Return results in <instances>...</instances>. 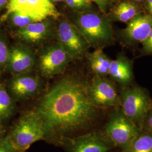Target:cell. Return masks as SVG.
Returning a JSON list of instances; mask_svg holds the SVG:
<instances>
[{
  "mask_svg": "<svg viewBox=\"0 0 152 152\" xmlns=\"http://www.w3.org/2000/svg\"><path fill=\"white\" fill-rule=\"evenodd\" d=\"M144 4L147 11H149L152 7V0H146L144 2Z\"/></svg>",
  "mask_w": 152,
  "mask_h": 152,
  "instance_id": "4316f807",
  "label": "cell"
},
{
  "mask_svg": "<svg viewBox=\"0 0 152 152\" xmlns=\"http://www.w3.org/2000/svg\"><path fill=\"white\" fill-rule=\"evenodd\" d=\"M120 99L123 113L141 130L152 107L148 92L137 86L127 87L121 92Z\"/></svg>",
  "mask_w": 152,
  "mask_h": 152,
  "instance_id": "277c9868",
  "label": "cell"
},
{
  "mask_svg": "<svg viewBox=\"0 0 152 152\" xmlns=\"http://www.w3.org/2000/svg\"><path fill=\"white\" fill-rule=\"evenodd\" d=\"M71 21L90 47L103 49L113 42V30L107 15L91 10L76 12Z\"/></svg>",
  "mask_w": 152,
  "mask_h": 152,
  "instance_id": "7a4b0ae2",
  "label": "cell"
},
{
  "mask_svg": "<svg viewBox=\"0 0 152 152\" xmlns=\"http://www.w3.org/2000/svg\"><path fill=\"white\" fill-rule=\"evenodd\" d=\"M88 83L78 77H66L41 98L36 111L44 121L46 138L61 137L94 124L99 107L90 98Z\"/></svg>",
  "mask_w": 152,
  "mask_h": 152,
  "instance_id": "6da1fadb",
  "label": "cell"
},
{
  "mask_svg": "<svg viewBox=\"0 0 152 152\" xmlns=\"http://www.w3.org/2000/svg\"><path fill=\"white\" fill-rule=\"evenodd\" d=\"M9 2V0H0V11L4 6L8 4Z\"/></svg>",
  "mask_w": 152,
  "mask_h": 152,
  "instance_id": "83f0119b",
  "label": "cell"
},
{
  "mask_svg": "<svg viewBox=\"0 0 152 152\" xmlns=\"http://www.w3.org/2000/svg\"><path fill=\"white\" fill-rule=\"evenodd\" d=\"M37 64V56L29 45L23 42L10 48L7 67L12 74L30 73Z\"/></svg>",
  "mask_w": 152,
  "mask_h": 152,
  "instance_id": "7c38bea8",
  "label": "cell"
},
{
  "mask_svg": "<svg viewBox=\"0 0 152 152\" xmlns=\"http://www.w3.org/2000/svg\"><path fill=\"white\" fill-rule=\"evenodd\" d=\"M134 2H136L137 4H140L141 3H144V2L146 1V0H131Z\"/></svg>",
  "mask_w": 152,
  "mask_h": 152,
  "instance_id": "f1b7e54d",
  "label": "cell"
},
{
  "mask_svg": "<svg viewBox=\"0 0 152 152\" xmlns=\"http://www.w3.org/2000/svg\"><path fill=\"white\" fill-rule=\"evenodd\" d=\"M42 87L41 78L31 72L15 75L9 83L11 96L19 101L26 100L36 96L41 91Z\"/></svg>",
  "mask_w": 152,
  "mask_h": 152,
  "instance_id": "8fae6325",
  "label": "cell"
},
{
  "mask_svg": "<svg viewBox=\"0 0 152 152\" xmlns=\"http://www.w3.org/2000/svg\"><path fill=\"white\" fill-rule=\"evenodd\" d=\"M15 109L14 99L5 87L0 85V121L10 118Z\"/></svg>",
  "mask_w": 152,
  "mask_h": 152,
  "instance_id": "ac0fdd59",
  "label": "cell"
},
{
  "mask_svg": "<svg viewBox=\"0 0 152 152\" xmlns=\"http://www.w3.org/2000/svg\"><path fill=\"white\" fill-rule=\"evenodd\" d=\"M140 131L120 107L115 108L105 126V135L114 146L119 147L122 151L140 134Z\"/></svg>",
  "mask_w": 152,
  "mask_h": 152,
  "instance_id": "5b68a950",
  "label": "cell"
},
{
  "mask_svg": "<svg viewBox=\"0 0 152 152\" xmlns=\"http://www.w3.org/2000/svg\"><path fill=\"white\" fill-rule=\"evenodd\" d=\"M94 2L102 14L107 15L109 11L119 0H91Z\"/></svg>",
  "mask_w": 152,
  "mask_h": 152,
  "instance_id": "603a6c76",
  "label": "cell"
},
{
  "mask_svg": "<svg viewBox=\"0 0 152 152\" xmlns=\"http://www.w3.org/2000/svg\"><path fill=\"white\" fill-rule=\"evenodd\" d=\"M109 75L123 86L129 85L133 78L132 65L130 60L122 55L111 60Z\"/></svg>",
  "mask_w": 152,
  "mask_h": 152,
  "instance_id": "2e32d148",
  "label": "cell"
},
{
  "mask_svg": "<svg viewBox=\"0 0 152 152\" xmlns=\"http://www.w3.org/2000/svg\"><path fill=\"white\" fill-rule=\"evenodd\" d=\"M123 152H152V133L140 134Z\"/></svg>",
  "mask_w": 152,
  "mask_h": 152,
  "instance_id": "d6986e66",
  "label": "cell"
},
{
  "mask_svg": "<svg viewBox=\"0 0 152 152\" xmlns=\"http://www.w3.org/2000/svg\"><path fill=\"white\" fill-rule=\"evenodd\" d=\"M10 48L7 41L2 34H0V69H3L7 66Z\"/></svg>",
  "mask_w": 152,
  "mask_h": 152,
  "instance_id": "7402d4cb",
  "label": "cell"
},
{
  "mask_svg": "<svg viewBox=\"0 0 152 152\" xmlns=\"http://www.w3.org/2000/svg\"><path fill=\"white\" fill-rule=\"evenodd\" d=\"M73 59L58 42L42 49L37 56L38 71L45 78H51L63 73Z\"/></svg>",
  "mask_w": 152,
  "mask_h": 152,
  "instance_id": "8992f818",
  "label": "cell"
},
{
  "mask_svg": "<svg viewBox=\"0 0 152 152\" xmlns=\"http://www.w3.org/2000/svg\"><path fill=\"white\" fill-rule=\"evenodd\" d=\"M114 146L106 135L99 132L77 136L68 142L69 152H108Z\"/></svg>",
  "mask_w": 152,
  "mask_h": 152,
  "instance_id": "4fadbf2b",
  "label": "cell"
},
{
  "mask_svg": "<svg viewBox=\"0 0 152 152\" xmlns=\"http://www.w3.org/2000/svg\"><path fill=\"white\" fill-rule=\"evenodd\" d=\"M2 126H1V121H0V138L1 137V135H2Z\"/></svg>",
  "mask_w": 152,
  "mask_h": 152,
  "instance_id": "4dcf8cb0",
  "label": "cell"
},
{
  "mask_svg": "<svg viewBox=\"0 0 152 152\" xmlns=\"http://www.w3.org/2000/svg\"><path fill=\"white\" fill-rule=\"evenodd\" d=\"M142 49L148 54H152V29L147 39L142 43Z\"/></svg>",
  "mask_w": 152,
  "mask_h": 152,
  "instance_id": "d4e9b609",
  "label": "cell"
},
{
  "mask_svg": "<svg viewBox=\"0 0 152 152\" xmlns=\"http://www.w3.org/2000/svg\"><path fill=\"white\" fill-rule=\"evenodd\" d=\"M67 6L76 12L91 10L92 1L91 0H65Z\"/></svg>",
  "mask_w": 152,
  "mask_h": 152,
  "instance_id": "44dd1931",
  "label": "cell"
},
{
  "mask_svg": "<svg viewBox=\"0 0 152 152\" xmlns=\"http://www.w3.org/2000/svg\"><path fill=\"white\" fill-rule=\"evenodd\" d=\"M57 42L73 59L83 56L90 47L81 33L71 20L64 19L56 24Z\"/></svg>",
  "mask_w": 152,
  "mask_h": 152,
  "instance_id": "52a82bcc",
  "label": "cell"
},
{
  "mask_svg": "<svg viewBox=\"0 0 152 152\" xmlns=\"http://www.w3.org/2000/svg\"><path fill=\"white\" fill-rule=\"evenodd\" d=\"M7 18L9 19L12 27L16 28V30L25 27L33 22H36L29 16L23 15L18 12H12Z\"/></svg>",
  "mask_w": 152,
  "mask_h": 152,
  "instance_id": "ffe728a7",
  "label": "cell"
},
{
  "mask_svg": "<svg viewBox=\"0 0 152 152\" xmlns=\"http://www.w3.org/2000/svg\"><path fill=\"white\" fill-rule=\"evenodd\" d=\"M143 127H145L147 132L152 133V110H151L145 121Z\"/></svg>",
  "mask_w": 152,
  "mask_h": 152,
  "instance_id": "484cf974",
  "label": "cell"
},
{
  "mask_svg": "<svg viewBox=\"0 0 152 152\" xmlns=\"http://www.w3.org/2000/svg\"><path fill=\"white\" fill-rule=\"evenodd\" d=\"M88 90L93 103L98 107L117 108L121 99L113 85L105 77L96 76L88 83Z\"/></svg>",
  "mask_w": 152,
  "mask_h": 152,
  "instance_id": "9c48e42d",
  "label": "cell"
},
{
  "mask_svg": "<svg viewBox=\"0 0 152 152\" xmlns=\"http://www.w3.org/2000/svg\"><path fill=\"white\" fill-rule=\"evenodd\" d=\"M111 60L104 53L103 49H95L88 55L89 65L96 76L105 77L109 75Z\"/></svg>",
  "mask_w": 152,
  "mask_h": 152,
  "instance_id": "e0dca14e",
  "label": "cell"
},
{
  "mask_svg": "<svg viewBox=\"0 0 152 152\" xmlns=\"http://www.w3.org/2000/svg\"><path fill=\"white\" fill-rule=\"evenodd\" d=\"M12 145L8 136L2 139H0V152H18Z\"/></svg>",
  "mask_w": 152,
  "mask_h": 152,
  "instance_id": "cb8c5ba5",
  "label": "cell"
},
{
  "mask_svg": "<svg viewBox=\"0 0 152 152\" xmlns=\"http://www.w3.org/2000/svg\"><path fill=\"white\" fill-rule=\"evenodd\" d=\"M142 12V9L140 4L131 0H122L109 11L108 17L111 20L127 23Z\"/></svg>",
  "mask_w": 152,
  "mask_h": 152,
  "instance_id": "9a60e30c",
  "label": "cell"
},
{
  "mask_svg": "<svg viewBox=\"0 0 152 152\" xmlns=\"http://www.w3.org/2000/svg\"><path fill=\"white\" fill-rule=\"evenodd\" d=\"M148 13H149V14H150L151 15H152V7L151 9H150V10H149V11H148Z\"/></svg>",
  "mask_w": 152,
  "mask_h": 152,
  "instance_id": "1f68e13d",
  "label": "cell"
},
{
  "mask_svg": "<svg viewBox=\"0 0 152 152\" xmlns=\"http://www.w3.org/2000/svg\"><path fill=\"white\" fill-rule=\"evenodd\" d=\"M18 151H25L33 143L46 138L44 121L37 111L24 114L8 136Z\"/></svg>",
  "mask_w": 152,
  "mask_h": 152,
  "instance_id": "3957f363",
  "label": "cell"
},
{
  "mask_svg": "<svg viewBox=\"0 0 152 152\" xmlns=\"http://www.w3.org/2000/svg\"><path fill=\"white\" fill-rule=\"evenodd\" d=\"M51 1L54 3V2H60L63 1H65V0H51Z\"/></svg>",
  "mask_w": 152,
  "mask_h": 152,
  "instance_id": "f546056e",
  "label": "cell"
},
{
  "mask_svg": "<svg viewBox=\"0 0 152 152\" xmlns=\"http://www.w3.org/2000/svg\"><path fill=\"white\" fill-rule=\"evenodd\" d=\"M152 29V15L142 12L135 16L120 32L122 39L128 45L142 43Z\"/></svg>",
  "mask_w": 152,
  "mask_h": 152,
  "instance_id": "5bb4252c",
  "label": "cell"
},
{
  "mask_svg": "<svg viewBox=\"0 0 152 152\" xmlns=\"http://www.w3.org/2000/svg\"><path fill=\"white\" fill-rule=\"evenodd\" d=\"M53 18L33 22L27 26L17 29L15 34L22 42L36 46L49 40L55 34L56 24Z\"/></svg>",
  "mask_w": 152,
  "mask_h": 152,
  "instance_id": "30bf717a",
  "label": "cell"
},
{
  "mask_svg": "<svg viewBox=\"0 0 152 152\" xmlns=\"http://www.w3.org/2000/svg\"><path fill=\"white\" fill-rule=\"evenodd\" d=\"M12 12H18L31 18L35 21L47 18L58 19L60 13L51 0H9L5 19Z\"/></svg>",
  "mask_w": 152,
  "mask_h": 152,
  "instance_id": "ba28073f",
  "label": "cell"
}]
</instances>
